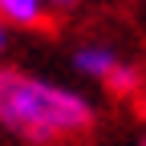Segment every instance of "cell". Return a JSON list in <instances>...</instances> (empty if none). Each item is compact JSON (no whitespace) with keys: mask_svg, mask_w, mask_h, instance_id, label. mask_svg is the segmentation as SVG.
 <instances>
[{"mask_svg":"<svg viewBox=\"0 0 146 146\" xmlns=\"http://www.w3.org/2000/svg\"><path fill=\"white\" fill-rule=\"evenodd\" d=\"M94 122H98V106L81 89L29 73L21 65H0V126L21 142L53 146L89 134Z\"/></svg>","mask_w":146,"mask_h":146,"instance_id":"6da1fadb","label":"cell"},{"mask_svg":"<svg viewBox=\"0 0 146 146\" xmlns=\"http://www.w3.org/2000/svg\"><path fill=\"white\" fill-rule=\"evenodd\" d=\"M118 61H122V53L114 45H106V41H85V45L73 49V69H77L85 81H106L110 73L118 69Z\"/></svg>","mask_w":146,"mask_h":146,"instance_id":"7a4b0ae2","label":"cell"},{"mask_svg":"<svg viewBox=\"0 0 146 146\" xmlns=\"http://www.w3.org/2000/svg\"><path fill=\"white\" fill-rule=\"evenodd\" d=\"M0 25L4 29H45L49 8H45V0H0Z\"/></svg>","mask_w":146,"mask_h":146,"instance_id":"3957f363","label":"cell"},{"mask_svg":"<svg viewBox=\"0 0 146 146\" xmlns=\"http://www.w3.org/2000/svg\"><path fill=\"white\" fill-rule=\"evenodd\" d=\"M102 85H106L114 98H134L138 89H142V69H138L134 61H126V57H122V61H118V69L110 73Z\"/></svg>","mask_w":146,"mask_h":146,"instance_id":"277c9868","label":"cell"},{"mask_svg":"<svg viewBox=\"0 0 146 146\" xmlns=\"http://www.w3.org/2000/svg\"><path fill=\"white\" fill-rule=\"evenodd\" d=\"M45 8L49 12H69V8H77V0H45Z\"/></svg>","mask_w":146,"mask_h":146,"instance_id":"5b68a950","label":"cell"},{"mask_svg":"<svg viewBox=\"0 0 146 146\" xmlns=\"http://www.w3.org/2000/svg\"><path fill=\"white\" fill-rule=\"evenodd\" d=\"M4 53H8V29L0 25V57H4Z\"/></svg>","mask_w":146,"mask_h":146,"instance_id":"8992f818","label":"cell"}]
</instances>
